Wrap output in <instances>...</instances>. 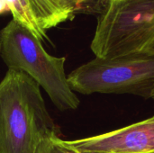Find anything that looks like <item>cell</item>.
I'll use <instances>...</instances> for the list:
<instances>
[{"label": "cell", "mask_w": 154, "mask_h": 153, "mask_svg": "<svg viewBox=\"0 0 154 153\" xmlns=\"http://www.w3.org/2000/svg\"><path fill=\"white\" fill-rule=\"evenodd\" d=\"M10 12L9 5L7 4L6 0H0V14H3L5 13Z\"/></svg>", "instance_id": "obj_10"}, {"label": "cell", "mask_w": 154, "mask_h": 153, "mask_svg": "<svg viewBox=\"0 0 154 153\" xmlns=\"http://www.w3.org/2000/svg\"><path fill=\"white\" fill-rule=\"evenodd\" d=\"M41 30L47 31L70 20L74 14L59 6L53 0H30Z\"/></svg>", "instance_id": "obj_6"}, {"label": "cell", "mask_w": 154, "mask_h": 153, "mask_svg": "<svg viewBox=\"0 0 154 153\" xmlns=\"http://www.w3.org/2000/svg\"><path fill=\"white\" fill-rule=\"evenodd\" d=\"M34 153H82L69 144V141H64L58 136V133L52 134L44 139Z\"/></svg>", "instance_id": "obj_8"}, {"label": "cell", "mask_w": 154, "mask_h": 153, "mask_svg": "<svg viewBox=\"0 0 154 153\" xmlns=\"http://www.w3.org/2000/svg\"><path fill=\"white\" fill-rule=\"evenodd\" d=\"M0 56L8 69L31 77L60 111L78 108L80 101L68 83L66 59L49 54L26 25L13 18L0 31Z\"/></svg>", "instance_id": "obj_2"}, {"label": "cell", "mask_w": 154, "mask_h": 153, "mask_svg": "<svg viewBox=\"0 0 154 153\" xmlns=\"http://www.w3.org/2000/svg\"><path fill=\"white\" fill-rule=\"evenodd\" d=\"M143 52H148V53L154 54V40L145 48V50Z\"/></svg>", "instance_id": "obj_11"}, {"label": "cell", "mask_w": 154, "mask_h": 153, "mask_svg": "<svg viewBox=\"0 0 154 153\" xmlns=\"http://www.w3.org/2000/svg\"><path fill=\"white\" fill-rule=\"evenodd\" d=\"M74 92L82 95L130 94L152 98L154 88V54L139 52L127 56L94 60L68 75Z\"/></svg>", "instance_id": "obj_4"}, {"label": "cell", "mask_w": 154, "mask_h": 153, "mask_svg": "<svg viewBox=\"0 0 154 153\" xmlns=\"http://www.w3.org/2000/svg\"><path fill=\"white\" fill-rule=\"evenodd\" d=\"M13 18L26 25L41 41L46 34L41 30L30 0H6Z\"/></svg>", "instance_id": "obj_7"}, {"label": "cell", "mask_w": 154, "mask_h": 153, "mask_svg": "<svg viewBox=\"0 0 154 153\" xmlns=\"http://www.w3.org/2000/svg\"><path fill=\"white\" fill-rule=\"evenodd\" d=\"M69 142L82 153H154V116L108 133Z\"/></svg>", "instance_id": "obj_5"}, {"label": "cell", "mask_w": 154, "mask_h": 153, "mask_svg": "<svg viewBox=\"0 0 154 153\" xmlns=\"http://www.w3.org/2000/svg\"><path fill=\"white\" fill-rule=\"evenodd\" d=\"M154 40V0H107L90 44L97 58L143 52Z\"/></svg>", "instance_id": "obj_3"}, {"label": "cell", "mask_w": 154, "mask_h": 153, "mask_svg": "<svg viewBox=\"0 0 154 153\" xmlns=\"http://www.w3.org/2000/svg\"><path fill=\"white\" fill-rule=\"evenodd\" d=\"M59 6L64 10L73 14L75 15L76 12L80 10L84 5L92 2L93 0H53Z\"/></svg>", "instance_id": "obj_9"}, {"label": "cell", "mask_w": 154, "mask_h": 153, "mask_svg": "<svg viewBox=\"0 0 154 153\" xmlns=\"http://www.w3.org/2000/svg\"><path fill=\"white\" fill-rule=\"evenodd\" d=\"M55 133L39 84L23 71L7 69L0 82V153H34Z\"/></svg>", "instance_id": "obj_1"}]
</instances>
